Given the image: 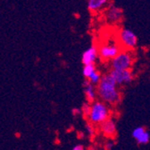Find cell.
I'll use <instances>...</instances> for the list:
<instances>
[{
    "label": "cell",
    "mask_w": 150,
    "mask_h": 150,
    "mask_svg": "<svg viewBox=\"0 0 150 150\" xmlns=\"http://www.w3.org/2000/svg\"><path fill=\"white\" fill-rule=\"evenodd\" d=\"M123 17V10L122 8L115 6L114 4L111 3L105 10V20L109 23H117L121 21Z\"/></svg>",
    "instance_id": "6"
},
{
    "label": "cell",
    "mask_w": 150,
    "mask_h": 150,
    "mask_svg": "<svg viewBox=\"0 0 150 150\" xmlns=\"http://www.w3.org/2000/svg\"><path fill=\"white\" fill-rule=\"evenodd\" d=\"M146 130V128L143 127V126H138V127L134 128V129L132 130V133H131L132 138H133L134 139H138V138L139 137V136H140L143 132H145Z\"/></svg>",
    "instance_id": "15"
},
{
    "label": "cell",
    "mask_w": 150,
    "mask_h": 150,
    "mask_svg": "<svg viewBox=\"0 0 150 150\" xmlns=\"http://www.w3.org/2000/svg\"><path fill=\"white\" fill-rule=\"evenodd\" d=\"M72 112H73V114L74 115H79L80 113H82L81 110H79V109H74Z\"/></svg>",
    "instance_id": "20"
},
{
    "label": "cell",
    "mask_w": 150,
    "mask_h": 150,
    "mask_svg": "<svg viewBox=\"0 0 150 150\" xmlns=\"http://www.w3.org/2000/svg\"><path fill=\"white\" fill-rule=\"evenodd\" d=\"M91 108H92V104L88 103H85L82 105V108H81V112L82 113L84 114L85 117H88L90 112H91Z\"/></svg>",
    "instance_id": "16"
},
{
    "label": "cell",
    "mask_w": 150,
    "mask_h": 150,
    "mask_svg": "<svg viewBox=\"0 0 150 150\" xmlns=\"http://www.w3.org/2000/svg\"><path fill=\"white\" fill-rule=\"evenodd\" d=\"M85 90V96L86 103L93 104L94 102H96V97H97V93H96V87H94L93 85H90L87 87L84 88Z\"/></svg>",
    "instance_id": "11"
},
{
    "label": "cell",
    "mask_w": 150,
    "mask_h": 150,
    "mask_svg": "<svg viewBox=\"0 0 150 150\" xmlns=\"http://www.w3.org/2000/svg\"><path fill=\"white\" fill-rule=\"evenodd\" d=\"M102 75H101V73L100 72H98L97 70L95 71V72H93V74H92V76L88 78V80L90 81V83L92 84V85H93V86H97L99 83H100V81H101V79H102Z\"/></svg>",
    "instance_id": "14"
},
{
    "label": "cell",
    "mask_w": 150,
    "mask_h": 150,
    "mask_svg": "<svg viewBox=\"0 0 150 150\" xmlns=\"http://www.w3.org/2000/svg\"><path fill=\"white\" fill-rule=\"evenodd\" d=\"M117 86V83L110 73L103 75L100 83L96 86V93L100 101L110 105L119 103L121 100V95Z\"/></svg>",
    "instance_id": "1"
},
{
    "label": "cell",
    "mask_w": 150,
    "mask_h": 150,
    "mask_svg": "<svg viewBox=\"0 0 150 150\" xmlns=\"http://www.w3.org/2000/svg\"><path fill=\"white\" fill-rule=\"evenodd\" d=\"M119 37L121 45L129 50L135 49L138 44V37L136 35V33L130 29H121L120 31Z\"/></svg>",
    "instance_id": "5"
},
{
    "label": "cell",
    "mask_w": 150,
    "mask_h": 150,
    "mask_svg": "<svg viewBox=\"0 0 150 150\" xmlns=\"http://www.w3.org/2000/svg\"><path fill=\"white\" fill-rule=\"evenodd\" d=\"M86 129L90 136H93L95 134V127L93 123H91L89 121H87L86 123Z\"/></svg>",
    "instance_id": "17"
},
{
    "label": "cell",
    "mask_w": 150,
    "mask_h": 150,
    "mask_svg": "<svg viewBox=\"0 0 150 150\" xmlns=\"http://www.w3.org/2000/svg\"><path fill=\"white\" fill-rule=\"evenodd\" d=\"M99 129L104 137L108 138V139L114 138L117 133L116 123H115L114 120H112V118H109L108 120L103 121L102 124H100Z\"/></svg>",
    "instance_id": "8"
},
{
    "label": "cell",
    "mask_w": 150,
    "mask_h": 150,
    "mask_svg": "<svg viewBox=\"0 0 150 150\" xmlns=\"http://www.w3.org/2000/svg\"><path fill=\"white\" fill-rule=\"evenodd\" d=\"M113 146H114V142L112 140H109V141L105 142L103 148H104V150H112Z\"/></svg>",
    "instance_id": "18"
},
{
    "label": "cell",
    "mask_w": 150,
    "mask_h": 150,
    "mask_svg": "<svg viewBox=\"0 0 150 150\" xmlns=\"http://www.w3.org/2000/svg\"><path fill=\"white\" fill-rule=\"evenodd\" d=\"M71 150H85V147H84V146H83V145L77 144V145L74 146L72 147V149H71Z\"/></svg>",
    "instance_id": "19"
},
{
    "label": "cell",
    "mask_w": 150,
    "mask_h": 150,
    "mask_svg": "<svg viewBox=\"0 0 150 150\" xmlns=\"http://www.w3.org/2000/svg\"><path fill=\"white\" fill-rule=\"evenodd\" d=\"M98 56H99V49L95 45H92L82 54V58H81L82 63H83L84 66L94 64L98 59Z\"/></svg>",
    "instance_id": "9"
},
{
    "label": "cell",
    "mask_w": 150,
    "mask_h": 150,
    "mask_svg": "<svg viewBox=\"0 0 150 150\" xmlns=\"http://www.w3.org/2000/svg\"><path fill=\"white\" fill-rule=\"evenodd\" d=\"M120 52V47L115 42L105 43L99 48V57L102 60L112 61Z\"/></svg>",
    "instance_id": "4"
},
{
    "label": "cell",
    "mask_w": 150,
    "mask_h": 150,
    "mask_svg": "<svg viewBox=\"0 0 150 150\" xmlns=\"http://www.w3.org/2000/svg\"><path fill=\"white\" fill-rule=\"evenodd\" d=\"M109 118H110V110L106 103L98 100L92 104L91 112L87 117L89 122L93 125H100Z\"/></svg>",
    "instance_id": "2"
},
{
    "label": "cell",
    "mask_w": 150,
    "mask_h": 150,
    "mask_svg": "<svg viewBox=\"0 0 150 150\" xmlns=\"http://www.w3.org/2000/svg\"><path fill=\"white\" fill-rule=\"evenodd\" d=\"M133 63L134 54L130 50H123L111 61V69L114 70H131Z\"/></svg>",
    "instance_id": "3"
},
{
    "label": "cell",
    "mask_w": 150,
    "mask_h": 150,
    "mask_svg": "<svg viewBox=\"0 0 150 150\" xmlns=\"http://www.w3.org/2000/svg\"><path fill=\"white\" fill-rule=\"evenodd\" d=\"M110 74L114 78L118 86L129 85L134 80V74L132 70H114L111 69Z\"/></svg>",
    "instance_id": "7"
},
{
    "label": "cell",
    "mask_w": 150,
    "mask_h": 150,
    "mask_svg": "<svg viewBox=\"0 0 150 150\" xmlns=\"http://www.w3.org/2000/svg\"><path fill=\"white\" fill-rule=\"evenodd\" d=\"M149 140H150V133L148 130H146L138 139H136V141H137L139 145H146L149 142Z\"/></svg>",
    "instance_id": "13"
},
{
    "label": "cell",
    "mask_w": 150,
    "mask_h": 150,
    "mask_svg": "<svg viewBox=\"0 0 150 150\" xmlns=\"http://www.w3.org/2000/svg\"><path fill=\"white\" fill-rule=\"evenodd\" d=\"M107 0H88L87 1V9L91 13H94L102 10L104 7H107L109 5Z\"/></svg>",
    "instance_id": "10"
},
{
    "label": "cell",
    "mask_w": 150,
    "mask_h": 150,
    "mask_svg": "<svg viewBox=\"0 0 150 150\" xmlns=\"http://www.w3.org/2000/svg\"><path fill=\"white\" fill-rule=\"evenodd\" d=\"M96 71V67L95 64H91V65H86L84 66L83 67V76H85L86 79H88L93 72Z\"/></svg>",
    "instance_id": "12"
}]
</instances>
